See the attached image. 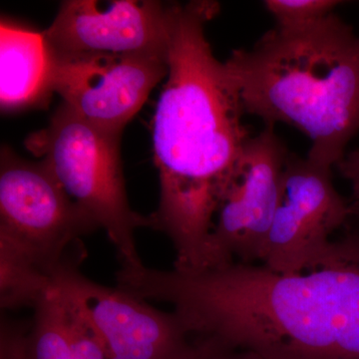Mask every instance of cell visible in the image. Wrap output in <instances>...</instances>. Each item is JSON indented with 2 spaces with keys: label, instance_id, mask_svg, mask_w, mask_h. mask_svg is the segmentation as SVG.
Instances as JSON below:
<instances>
[{
  "label": "cell",
  "instance_id": "e0dca14e",
  "mask_svg": "<svg viewBox=\"0 0 359 359\" xmlns=\"http://www.w3.org/2000/svg\"><path fill=\"white\" fill-rule=\"evenodd\" d=\"M335 167L339 174L351 184L354 212H359V149L346 154Z\"/></svg>",
  "mask_w": 359,
  "mask_h": 359
},
{
  "label": "cell",
  "instance_id": "30bf717a",
  "mask_svg": "<svg viewBox=\"0 0 359 359\" xmlns=\"http://www.w3.org/2000/svg\"><path fill=\"white\" fill-rule=\"evenodd\" d=\"M171 7L155 0H117L101 9L93 0H65L41 34L54 55H168Z\"/></svg>",
  "mask_w": 359,
  "mask_h": 359
},
{
  "label": "cell",
  "instance_id": "5b68a950",
  "mask_svg": "<svg viewBox=\"0 0 359 359\" xmlns=\"http://www.w3.org/2000/svg\"><path fill=\"white\" fill-rule=\"evenodd\" d=\"M0 156V238L52 276L68 262L84 259L81 238L99 229L93 219L42 161L22 159L6 146Z\"/></svg>",
  "mask_w": 359,
  "mask_h": 359
},
{
  "label": "cell",
  "instance_id": "7a4b0ae2",
  "mask_svg": "<svg viewBox=\"0 0 359 359\" xmlns=\"http://www.w3.org/2000/svg\"><path fill=\"white\" fill-rule=\"evenodd\" d=\"M219 9L211 0L172 4L169 73L152 122L160 201L150 228L173 243L174 269L192 273L209 268L215 216L252 137L237 86L205 36Z\"/></svg>",
  "mask_w": 359,
  "mask_h": 359
},
{
  "label": "cell",
  "instance_id": "ba28073f",
  "mask_svg": "<svg viewBox=\"0 0 359 359\" xmlns=\"http://www.w3.org/2000/svg\"><path fill=\"white\" fill-rule=\"evenodd\" d=\"M48 54L49 94L57 93L87 122L120 136L169 73L168 55L159 54Z\"/></svg>",
  "mask_w": 359,
  "mask_h": 359
},
{
  "label": "cell",
  "instance_id": "8992f818",
  "mask_svg": "<svg viewBox=\"0 0 359 359\" xmlns=\"http://www.w3.org/2000/svg\"><path fill=\"white\" fill-rule=\"evenodd\" d=\"M289 155L273 126L250 137L215 216L207 269L262 262Z\"/></svg>",
  "mask_w": 359,
  "mask_h": 359
},
{
  "label": "cell",
  "instance_id": "2e32d148",
  "mask_svg": "<svg viewBox=\"0 0 359 359\" xmlns=\"http://www.w3.org/2000/svg\"><path fill=\"white\" fill-rule=\"evenodd\" d=\"M1 359H32L30 330L26 332L20 323L6 316L0 323Z\"/></svg>",
  "mask_w": 359,
  "mask_h": 359
},
{
  "label": "cell",
  "instance_id": "8fae6325",
  "mask_svg": "<svg viewBox=\"0 0 359 359\" xmlns=\"http://www.w3.org/2000/svg\"><path fill=\"white\" fill-rule=\"evenodd\" d=\"M49 54L41 32L1 21L0 103L2 111L21 109L48 98Z\"/></svg>",
  "mask_w": 359,
  "mask_h": 359
},
{
  "label": "cell",
  "instance_id": "52a82bcc",
  "mask_svg": "<svg viewBox=\"0 0 359 359\" xmlns=\"http://www.w3.org/2000/svg\"><path fill=\"white\" fill-rule=\"evenodd\" d=\"M353 212V205L335 189L332 168L290 153L263 266L278 273H302L320 266L334 249L330 236Z\"/></svg>",
  "mask_w": 359,
  "mask_h": 359
},
{
  "label": "cell",
  "instance_id": "9c48e42d",
  "mask_svg": "<svg viewBox=\"0 0 359 359\" xmlns=\"http://www.w3.org/2000/svg\"><path fill=\"white\" fill-rule=\"evenodd\" d=\"M81 263L63 264L53 283L88 320L111 359H186L192 340L175 311L155 309L118 285L90 280L80 271Z\"/></svg>",
  "mask_w": 359,
  "mask_h": 359
},
{
  "label": "cell",
  "instance_id": "277c9868",
  "mask_svg": "<svg viewBox=\"0 0 359 359\" xmlns=\"http://www.w3.org/2000/svg\"><path fill=\"white\" fill-rule=\"evenodd\" d=\"M120 135L108 133L59 106L48 126L25 140L26 149L41 158L68 196L117 250L121 266L143 264L135 241L150 218L132 210L120 158Z\"/></svg>",
  "mask_w": 359,
  "mask_h": 359
},
{
  "label": "cell",
  "instance_id": "6da1fadb",
  "mask_svg": "<svg viewBox=\"0 0 359 359\" xmlns=\"http://www.w3.org/2000/svg\"><path fill=\"white\" fill-rule=\"evenodd\" d=\"M118 283L166 302L191 337L266 359H359V237L334 243L320 266L278 273L233 263L205 271L125 268Z\"/></svg>",
  "mask_w": 359,
  "mask_h": 359
},
{
  "label": "cell",
  "instance_id": "9a60e30c",
  "mask_svg": "<svg viewBox=\"0 0 359 359\" xmlns=\"http://www.w3.org/2000/svg\"><path fill=\"white\" fill-rule=\"evenodd\" d=\"M186 359H266L255 351L231 346L212 337H194Z\"/></svg>",
  "mask_w": 359,
  "mask_h": 359
},
{
  "label": "cell",
  "instance_id": "3957f363",
  "mask_svg": "<svg viewBox=\"0 0 359 359\" xmlns=\"http://www.w3.org/2000/svg\"><path fill=\"white\" fill-rule=\"evenodd\" d=\"M224 65L245 114L299 130L320 166L346 156L359 133V35L337 13L297 29L275 26Z\"/></svg>",
  "mask_w": 359,
  "mask_h": 359
},
{
  "label": "cell",
  "instance_id": "5bb4252c",
  "mask_svg": "<svg viewBox=\"0 0 359 359\" xmlns=\"http://www.w3.org/2000/svg\"><path fill=\"white\" fill-rule=\"evenodd\" d=\"M339 0H266L264 6L273 15L276 26L297 29L327 18L340 4Z\"/></svg>",
  "mask_w": 359,
  "mask_h": 359
},
{
  "label": "cell",
  "instance_id": "7c38bea8",
  "mask_svg": "<svg viewBox=\"0 0 359 359\" xmlns=\"http://www.w3.org/2000/svg\"><path fill=\"white\" fill-rule=\"evenodd\" d=\"M53 287V276L29 255L0 238V306L34 309Z\"/></svg>",
  "mask_w": 359,
  "mask_h": 359
},
{
  "label": "cell",
  "instance_id": "4fadbf2b",
  "mask_svg": "<svg viewBox=\"0 0 359 359\" xmlns=\"http://www.w3.org/2000/svg\"><path fill=\"white\" fill-rule=\"evenodd\" d=\"M30 348L32 359H76L66 327L62 297L54 283L34 309Z\"/></svg>",
  "mask_w": 359,
  "mask_h": 359
}]
</instances>
